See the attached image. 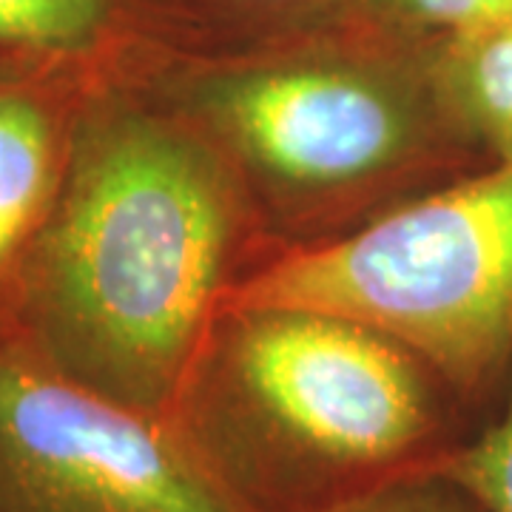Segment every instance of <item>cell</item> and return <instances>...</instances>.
I'll return each mask as SVG.
<instances>
[{
  "label": "cell",
  "instance_id": "cell-3",
  "mask_svg": "<svg viewBox=\"0 0 512 512\" xmlns=\"http://www.w3.org/2000/svg\"><path fill=\"white\" fill-rule=\"evenodd\" d=\"M447 396L410 350L336 313L225 305L171 424L254 512H328L447 447Z\"/></svg>",
  "mask_w": 512,
  "mask_h": 512
},
{
  "label": "cell",
  "instance_id": "cell-9",
  "mask_svg": "<svg viewBox=\"0 0 512 512\" xmlns=\"http://www.w3.org/2000/svg\"><path fill=\"white\" fill-rule=\"evenodd\" d=\"M350 0H165L185 52L237 49L325 26Z\"/></svg>",
  "mask_w": 512,
  "mask_h": 512
},
{
  "label": "cell",
  "instance_id": "cell-2",
  "mask_svg": "<svg viewBox=\"0 0 512 512\" xmlns=\"http://www.w3.org/2000/svg\"><path fill=\"white\" fill-rule=\"evenodd\" d=\"M148 86L217 146L276 251L350 234L484 165L427 49L345 23L180 52Z\"/></svg>",
  "mask_w": 512,
  "mask_h": 512
},
{
  "label": "cell",
  "instance_id": "cell-8",
  "mask_svg": "<svg viewBox=\"0 0 512 512\" xmlns=\"http://www.w3.org/2000/svg\"><path fill=\"white\" fill-rule=\"evenodd\" d=\"M453 126L484 165L512 163V15L427 49Z\"/></svg>",
  "mask_w": 512,
  "mask_h": 512
},
{
  "label": "cell",
  "instance_id": "cell-10",
  "mask_svg": "<svg viewBox=\"0 0 512 512\" xmlns=\"http://www.w3.org/2000/svg\"><path fill=\"white\" fill-rule=\"evenodd\" d=\"M512 15V0H350L330 20L413 49H436Z\"/></svg>",
  "mask_w": 512,
  "mask_h": 512
},
{
  "label": "cell",
  "instance_id": "cell-11",
  "mask_svg": "<svg viewBox=\"0 0 512 512\" xmlns=\"http://www.w3.org/2000/svg\"><path fill=\"white\" fill-rule=\"evenodd\" d=\"M484 512H512V367L507 373L504 407L476 439L447 447L430 467Z\"/></svg>",
  "mask_w": 512,
  "mask_h": 512
},
{
  "label": "cell",
  "instance_id": "cell-5",
  "mask_svg": "<svg viewBox=\"0 0 512 512\" xmlns=\"http://www.w3.org/2000/svg\"><path fill=\"white\" fill-rule=\"evenodd\" d=\"M0 512H254L171 421L60 376L0 333Z\"/></svg>",
  "mask_w": 512,
  "mask_h": 512
},
{
  "label": "cell",
  "instance_id": "cell-12",
  "mask_svg": "<svg viewBox=\"0 0 512 512\" xmlns=\"http://www.w3.org/2000/svg\"><path fill=\"white\" fill-rule=\"evenodd\" d=\"M328 512H484L436 470L393 478Z\"/></svg>",
  "mask_w": 512,
  "mask_h": 512
},
{
  "label": "cell",
  "instance_id": "cell-4",
  "mask_svg": "<svg viewBox=\"0 0 512 512\" xmlns=\"http://www.w3.org/2000/svg\"><path fill=\"white\" fill-rule=\"evenodd\" d=\"M228 305L336 313L387 336L453 396L512 367V163L481 165L342 237L285 248Z\"/></svg>",
  "mask_w": 512,
  "mask_h": 512
},
{
  "label": "cell",
  "instance_id": "cell-6",
  "mask_svg": "<svg viewBox=\"0 0 512 512\" xmlns=\"http://www.w3.org/2000/svg\"><path fill=\"white\" fill-rule=\"evenodd\" d=\"M180 52L165 0H0V77L100 92L151 83Z\"/></svg>",
  "mask_w": 512,
  "mask_h": 512
},
{
  "label": "cell",
  "instance_id": "cell-1",
  "mask_svg": "<svg viewBox=\"0 0 512 512\" xmlns=\"http://www.w3.org/2000/svg\"><path fill=\"white\" fill-rule=\"evenodd\" d=\"M217 146L148 83L86 94L52 205L0 291V333L171 421L231 293L274 254Z\"/></svg>",
  "mask_w": 512,
  "mask_h": 512
},
{
  "label": "cell",
  "instance_id": "cell-7",
  "mask_svg": "<svg viewBox=\"0 0 512 512\" xmlns=\"http://www.w3.org/2000/svg\"><path fill=\"white\" fill-rule=\"evenodd\" d=\"M86 94L0 77V291L52 205Z\"/></svg>",
  "mask_w": 512,
  "mask_h": 512
}]
</instances>
